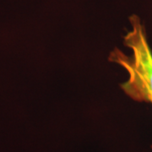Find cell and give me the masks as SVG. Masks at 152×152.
I'll return each instance as SVG.
<instances>
[{
  "instance_id": "obj_1",
  "label": "cell",
  "mask_w": 152,
  "mask_h": 152,
  "mask_svg": "<svg viewBox=\"0 0 152 152\" xmlns=\"http://www.w3.org/2000/svg\"><path fill=\"white\" fill-rule=\"evenodd\" d=\"M131 30L124 37V44L132 51L127 55L118 48L111 52L108 59L122 66L128 80L121 88L131 99L152 104V51L148 42L145 26L137 15L129 18Z\"/></svg>"
}]
</instances>
